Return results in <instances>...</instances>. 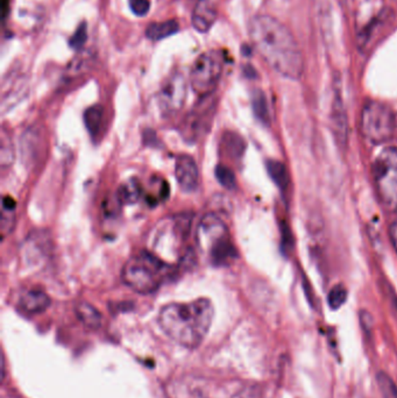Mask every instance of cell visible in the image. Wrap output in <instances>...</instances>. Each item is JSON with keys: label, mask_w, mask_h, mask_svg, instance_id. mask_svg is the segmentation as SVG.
<instances>
[{"label": "cell", "mask_w": 397, "mask_h": 398, "mask_svg": "<svg viewBox=\"0 0 397 398\" xmlns=\"http://www.w3.org/2000/svg\"><path fill=\"white\" fill-rule=\"evenodd\" d=\"M331 127L338 144L340 146H346L348 139V117L339 95H336L332 104Z\"/></svg>", "instance_id": "7c38bea8"}, {"label": "cell", "mask_w": 397, "mask_h": 398, "mask_svg": "<svg viewBox=\"0 0 397 398\" xmlns=\"http://www.w3.org/2000/svg\"><path fill=\"white\" fill-rule=\"evenodd\" d=\"M396 129V118L389 106L371 100L366 103L360 115V131L372 144H384L391 140Z\"/></svg>", "instance_id": "8992f818"}, {"label": "cell", "mask_w": 397, "mask_h": 398, "mask_svg": "<svg viewBox=\"0 0 397 398\" xmlns=\"http://www.w3.org/2000/svg\"><path fill=\"white\" fill-rule=\"evenodd\" d=\"M104 110L100 105L90 106L84 112V122L90 134L96 136L100 132L103 124Z\"/></svg>", "instance_id": "ac0fdd59"}, {"label": "cell", "mask_w": 397, "mask_h": 398, "mask_svg": "<svg viewBox=\"0 0 397 398\" xmlns=\"http://www.w3.org/2000/svg\"><path fill=\"white\" fill-rule=\"evenodd\" d=\"M176 180L186 192H192L198 187L199 170L195 160L189 155H179L175 162Z\"/></svg>", "instance_id": "30bf717a"}, {"label": "cell", "mask_w": 397, "mask_h": 398, "mask_svg": "<svg viewBox=\"0 0 397 398\" xmlns=\"http://www.w3.org/2000/svg\"><path fill=\"white\" fill-rule=\"evenodd\" d=\"M86 41H88V25L84 21V23H81L80 26L77 27L76 32L73 33V37H70V48L76 50V52H80L85 46Z\"/></svg>", "instance_id": "d4e9b609"}, {"label": "cell", "mask_w": 397, "mask_h": 398, "mask_svg": "<svg viewBox=\"0 0 397 398\" xmlns=\"http://www.w3.org/2000/svg\"><path fill=\"white\" fill-rule=\"evenodd\" d=\"M168 264L154 254L143 252L126 262L122 277L131 289L148 295L155 293L162 286L170 269Z\"/></svg>", "instance_id": "3957f363"}, {"label": "cell", "mask_w": 397, "mask_h": 398, "mask_svg": "<svg viewBox=\"0 0 397 398\" xmlns=\"http://www.w3.org/2000/svg\"><path fill=\"white\" fill-rule=\"evenodd\" d=\"M249 30L251 42L274 71L285 78H301L303 54L288 27L272 16L259 14L251 20Z\"/></svg>", "instance_id": "6da1fadb"}, {"label": "cell", "mask_w": 397, "mask_h": 398, "mask_svg": "<svg viewBox=\"0 0 397 398\" xmlns=\"http://www.w3.org/2000/svg\"><path fill=\"white\" fill-rule=\"evenodd\" d=\"M186 98V77L181 73L172 74L160 90L159 104L166 115H174L182 110Z\"/></svg>", "instance_id": "ba28073f"}, {"label": "cell", "mask_w": 397, "mask_h": 398, "mask_svg": "<svg viewBox=\"0 0 397 398\" xmlns=\"http://www.w3.org/2000/svg\"><path fill=\"white\" fill-rule=\"evenodd\" d=\"M215 316L211 300L199 298L190 303H172L163 306L159 324L163 332L176 344L196 349L206 339Z\"/></svg>", "instance_id": "7a4b0ae2"}, {"label": "cell", "mask_w": 397, "mask_h": 398, "mask_svg": "<svg viewBox=\"0 0 397 398\" xmlns=\"http://www.w3.org/2000/svg\"><path fill=\"white\" fill-rule=\"evenodd\" d=\"M76 315L78 320L90 329H97L102 324V315L100 311L86 302L77 304Z\"/></svg>", "instance_id": "e0dca14e"}, {"label": "cell", "mask_w": 397, "mask_h": 398, "mask_svg": "<svg viewBox=\"0 0 397 398\" xmlns=\"http://www.w3.org/2000/svg\"><path fill=\"white\" fill-rule=\"evenodd\" d=\"M14 156H16V154H14L13 141H12L10 135L5 132V129H3L1 148H0V162H1L3 168H6L13 163Z\"/></svg>", "instance_id": "44dd1931"}, {"label": "cell", "mask_w": 397, "mask_h": 398, "mask_svg": "<svg viewBox=\"0 0 397 398\" xmlns=\"http://www.w3.org/2000/svg\"><path fill=\"white\" fill-rule=\"evenodd\" d=\"M129 7L136 17H145L150 10L149 0H129Z\"/></svg>", "instance_id": "484cf974"}, {"label": "cell", "mask_w": 397, "mask_h": 398, "mask_svg": "<svg viewBox=\"0 0 397 398\" xmlns=\"http://www.w3.org/2000/svg\"><path fill=\"white\" fill-rule=\"evenodd\" d=\"M389 238H391V245L397 253V221H395L389 228Z\"/></svg>", "instance_id": "4316f807"}, {"label": "cell", "mask_w": 397, "mask_h": 398, "mask_svg": "<svg viewBox=\"0 0 397 398\" xmlns=\"http://www.w3.org/2000/svg\"><path fill=\"white\" fill-rule=\"evenodd\" d=\"M179 30V23L175 19H170L162 23H149L146 28V37L152 41H161L172 37Z\"/></svg>", "instance_id": "5bb4252c"}, {"label": "cell", "mask_w": 397, "mask_h": 398, "mask_svg": "<svg viewBox=\"0 0 397 398\" xmlns=\"http://www.w3.org/2000/svg\"><path fill=\"white\" fill-rule=\"evenodd\" d=\"M141 194H143V188L140 182L136 178H131L120 187L117 199L124 205L136 204L139 201Z\"/></svg>", "instance_id": "9a60e30c"}, {"label": "cell", "mask_w": 397, "mask_h": 398, "mask_svg": "<svg viewBox=\"0 0 397 398\" xmlns=\"http://www.w3.org/2000/svg\"><path fill=\"white\" fill-rule=\"evenodd\" d=\"M251 109L254 112L255 118L263 125L271 124V113H269L268 102L267 97L261 90H254L251 93Z\"/></svg>", "instance_id": "2e32d148"}, {"label": "cell", "mask_w": 397, "mask_h": 398, "mask_svg": "<svg viewBox=\"0 0 397 398\" xmlns=\"http://www.w3.org/2000/svg\"><path fill=\"white\" fill-rule=\"evenodd\" d=\"M377 194L386 210L397 211V148L382 149L372 165Z\"/></svg>", "instance_id": "5b68a950"}, {"label": "cell", "mask_w": 397, "mask_h": 398, "mask_svg": "<svg viewBox=\"0 0 397 398\" xmlns=\"http://www.w3.org/2000/svg\"><path fill=\"white\" fill-rule=\"evenodd\" d=\"M267 170H268L269 176L272 178L273 182L278 185V188L281 190L288 188V172L282 162L271 160L267 162Z\"/></svg>", "instance_id": "d6986e66"}, {"label": "cell", "mask_w": 397, "mask_h": 398, "mask_svg": "<svg viewBox=\"0 0 397 398\" xmlns=\"http://www.w3.org/2000/svg\"><path fill=\"white\" fill-rule=\"evenodd\" d=\"M223 74V57L217 50L199 55L192 64L190 84L195 93L203 98L215 93Z\"/></svg>", "instance_id": "52a82bcc"}, {"label": "cell", "mask_w": 397, "mask_h": 398, "mask_svg": "<svg viewBox=\"0 0 397 398\" xmlns=\"http://www.w3.org/2000/svg\"><path fill=\"white\" fill-rule=\"evenodd\" d=\"M215 172V177L224 188L227 190H235L237 188V178H235V172L229 167L224 165H217Z\"/></svg>", "instance_id": "7402d4cb"}, {"label": "cell", "mask_w": 397, "mask_h": 398, "mask_svg": "<svg viewBox=\"0 0 397 398\" xmlns=\"http://www.w3.org/2000/svg\"><path fill=\"white\" fill-rule=\"evenodd\" d=\"M50 302V297L42 290L30 289L21 295L19 308L28 315H37L46 311L49 308Z\"/></svg>", "instance_id": "4fadbf2b"}, {"label": "cell", "mask_w": 397, "mask_h": 398, "mask_svg": "<svg viewBox=\"0 0 397 398\" xmlns=\"http://www.w3.org/2000/svg\"><path fill=\"white\" fill-rule=\"evenodd\" d=\"M348 300V289L341 284L333 286L328 296V303L330 308L333 310H338L344 305L345 302Z\"/></svg>", "instance_id": "603a6c76"}, {"label": "cell", "mask_w": 397, "mask_h": 398, "mask_svg": "<svg viewBox=\"0 0 397 398\" xmlns=\"http://www.w3.org/2000/svg\"><path fill=\"white\" fill-rule=\"evenodd\" d=\"M202 102L195 106L183 124V135L188 140H195L199 135L206 132V127H210L215 105L211 95L203 97Z\"/></svg>", "instance_id": "9c48e42d"}, {"label": "cell", "mask_w": 397, "mask_h": 398, "mask_svg": "<svg viewBox=\"0 0 397 398\" xmlns=\"http://www.w3.org/2000/svg\"><path fill=\"white\" fill-rule=\"evenodd\" d=\"M223 146L225 147L226 153L231 155L232 158H242L245 152L244 139L235 133L229 132L223 135Z\"/></svg>", "instance_id": "ffe728a7"}, {"label": "cell", "mask_w": 397, "mask_h": 398, "mask_svg": "<svg viewBox=\"0 0 397 398\" xmlns=\"http://www.w3.org/2000/svg\"><path fill=\"white\" fill-rule=\"evenodd\" d=\"M377 385L384 398H397V385L384 373H379Z\"/></svg>", "instance_id": "cb8c5ba5"}, {"label": "cell", "mask_w": 397, "mask_h": 398, "mask_svg": "<svg viewBox=\"0 0 397 398\" xmlns=\"http://www.w3.org/2000/svg\"><path fill=\"white\" fill-rule=\"evenodd\" d=\"M217 17H218L217 8L210 0H198L192 12V27L198 33H208L215 25Z\"/></svg>", "instance_id": "8fae6325"}, {"label": "cell", "mask_w": 397, "mask_h": 398, "mask_svg": "<svg viewBox=\"0 0 397 398\" xmlns=\"http://www.w3.org/2000/svg\"><path fill=\"white\" fill-rule=\"evenodd\" d=\"M197 242L213 266H225L237 257V250L225 223L215 213L206 214L197 228Z\"/></svg>", "instance_id": "277c9868"}]
</instances>
